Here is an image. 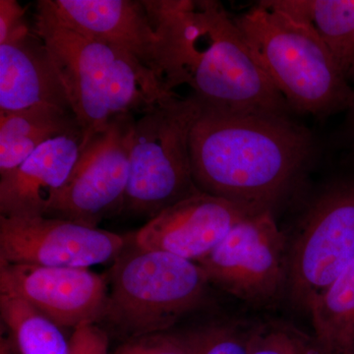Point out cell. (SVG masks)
<instances>
[{
  "label": "cell",
  "instance_id": "14",
  "mask_svg": "<svg viewBox=\"0 0 354 354\" xmlns=\"http://www.w3.org/2000/svg\"><path fill=\"white\" fill-rule=\"evenodd\" d=\"M43 106L72 111L53 55L29 25L0 44V111Z\"/></svg>",
  "mask_w": 354,
  "mask_h": 354
},
{
  "label": "cell",
  "instance_id": "2",
  "mask_svg": "<svg viewBox=\"0 0 354 354\" xmlns=\"http://www.w3.org/2000/svg\"><path fill=\"white\" fill-rule=\"evenodd\" d=\"M314 146L309 130L291 116L201 106L189 136L193 179L203 193L274 213L304 180Z\"/></svg>",
  "mask_w": 354,
  "mask_h": 354
},
{
  "label": "cell",
  "instance_id": "10",
  "mask_svg": "<svg viewBox=\"0 0 354 354\" xmlns=\"http://www.w3.org/2000/svg\"><path fill=\"white\" fill-rule=\"evenodd\" d=\"M127 241L62 218L0 216V260L10 264L88 269L115 260Z\"/></svg>",
  "mask_w": 354,
  "mask_h": 354
},
{
  "label": "cell",
  "instance_id": "24",
  "mask_svg": "<svg viewBox=\"0 0 354 354\" xmlns=\"http://www.w3.org/2000/svg\"><path fill=\"white\" fill-rule=\"evenodd\" d=\"M26 10L17 0H0V44L30 25Z\"/></svg>",
  "mask_w": 354,
  "mask_h": 354
},
{
  "label": "cell",
  "instance_id": "20",
  "mask_svg": "<svg viewBox=\"0 0 354 354\" xmlns=\"http://www.w3.org/2000/svg\"><path fill=\"white\" fill-rule=\"evenodd\" d=\"M250 354H327L315 335L283 321L251 326Z\"/></svg>",
  "mask_w": 354,
  "mask_h": 354
},
{
  "label": "cell",
  "instance_id": "21",
  "mask_svg": "<svg viewBox=\"0 0 354 354\" xmlns=\"http://www.w3.org/2000/svg\"><path fill=\"white\" fill-rule=\"evenodd\" d=\"M251 326L220 323L183 335L190 354H250Z\"/></svg>",
  "mask_w": 354,
  "mask_h": 354
},
{
  "label": "cell",
  "instance_id": "16",
  "mask_svg": "<svg viewBox=\"0 0 354 354\" xmlns=\"http://www.w3.org/2000/svg\"><path fill=\"white\" fill-rule=\"evenodd\" d=\"M74 133L82 129L68 109L43 106L0 111V176L19 167L50 140Z\"/></svg>",
  "mask_w": 354,
  "mask_h": 354
},
{
  "label": "cell",
  "instance_id": "22",
  "mask_svg": "<svg viewBox=\"0 0 354 354\" xmlns=\"http://www.w3.org/2000/svg\"><path fill=\"white\" fill-rule=\"evenodd\" d=\"M113 354H190L183 335L160 333L124 342Z\"/></svg>",
  "mask_w": 354,
  "mask_h": 354
},
{
  "label": "cell",
  "instance_id": "11",
  "mask_svg": "<svg viewBox=\"0 0 354 354\" xmlns=\"http://www.w3.org/2000/svg\"><path fill=\"white\" fill-rule=\"evenodd\" d=\"M0 291L22 298L58 327L75 330L101 321L108 281L86 268L41 267L0 260Z\"/></svg>",
  "mask_w": 354,
  "mask_h": 354
},
{
  "label": "cell",
  "instance_id": "18",
  "mask_svg": "<svg viewBox=\"0 0 354 354\" xmlns=\"http://www.w3.org/2000/svg\"><path fill=\"white\" fill-rule=\"evenodd\" d=\"M314 335L327 354H349L354 339V258L309 311Z\"/></svg>",
  "mask_w": 354,
  "mask_h": 354
},
{
  "label": "cell",
  "instance_id": "12",
  "mask_svg": "<svg viewBox=\"0 0 354 354\" xmlns=\"http://www.w3.org/2000/svg\"><path fill=\"white\" fill-rule=\"evenodd\" d=\"M259 213L199 192L147 221L133 235L134 245L162 251L198 263L251 214Z\"/></svg>",
  "mask_w": 354,
  "mask_h": 354
},
{
  "label": "cell",
  "instance_id": "9",
  "mask_svg": "<svg viewBox=\"0 0 354 354\" xmlns=\"http://www.w3.org/2000/svg\"><path fill=\"white\" fill-rule=\"evenodd\" d=\"M136 116L113 118L82 145L80 156L46 216L97 227L118 216L129 178L130 152Z\"/></svg>",
  "mask_w": 354,
  "mask_h": 354
},
{
  "label": "cell",
  "instance_id": "5",
  "mask_svg": "<svg viewBox=\"0 0 354 354\" xmlns=\"http://www.w3.org/2000/svg\"><path fill=\"white\" fill-rule=\"evenodd\" d=\"M106 281L108 298L100 323L127 341L169 332L202 306L211 285L198 263L135 245L114 260Z\"/></svg>",
  "mask_w": 354,
  "mask_h": 354
},
{
  "label": "cell",
  "instance_id": "19",
  "mask_svg": "<svg viewBox=\"0 0 354 354\" xmlns=\"http://www.w3.org/2000/svg\"><path fill=\"white\" fill-rule=\"evenodd\" d=\"M0 315L20 354H68L60 327L17 295L0 291Z\"/></svg>",
  "mask_w": 354,
  "mask_h": 354
},
{
  "label": "cell",
  "instance_id": "7",
  "mask_svg": "<svg viewBox=\"0 0 354 354\" xmlns=\"http://www.w3.org/2000/svg\"><path fill=\"white\" fill-rule=\"evenodd\" d=\"M354 258V183L328 186L305 212L288 244V292L309 312Z\"/></svg>",
  "mask_w": 354,
  "mask_h": 354
},
{
  "label": "cell",
  "instance_id": "23",
  "mask_svg": "<svg viewBox=\"0 0 354 354\" xmlns=\"http://www.w3.org/2000/svg\"><path fill=\"white\" fill-rule=\"evenodd\" d=\"M68 354H111L108 334L97 324L79 326L70 337Z\"/></svg>",
  "mask_w": 354,
  "mask_h": 354
},
{
  "label": "cell",
  "instance_id": "6",
  "mask_svg": "<svg viewBox=\"0 0 354 354\" xmlns=\"http://www.w3.org/2000/svg\"><path fill=\"white\" fill-rule=\"evenodd\" d=\"M201 111L192 97L177 94L136 118L129 178L120 215L150 221L201 192L191 169V128Z\"/></svg>",
  "mask_w": 354,
  "mask_h": 354
},
{
  "label": "cell",
  "instance_id": "26",
  "mask_svg": "<svg viewBox=\"0 0 354 354\" xmlns=\"http://www.w3.org/2000/svg\"><path fill=\"white\" fill-rule=\"evenodd\" d=\"M351 109H354V102H353V106H351Z\"/></svg>",
  "mask_w": 354,
  "mask_h": 354
},
{
  "label": "cell",
  "instance_id": "17",
  "mask_svg": "<svg viewBox=\"0 0 354 354\" xmlns=\"http://www.w3.org/2000/svg\"><path fill=\"white\" fill-rule=\"evenodd\" d=\"M306 23L329 48L342 75L354 87V0H270Z\"/></svg>",
  "mask_w": 354,
  "mask_h": 354
},
{
  "label": "cell",
  "instance_id": "25",
  "mask_svg": "<svg viewBox=\"0 0 354 354\" xmlns=\"http://www.w3.org/2000/svg\"><path fill=\"white\" fill-rule=\"evenodd\" d=\"M349 354H354V339L353 342V346H351V353H349Z\"/></svg>",
  "mask_w": 354,
  "mask_h": 354
},
{
  "label": "cell",
  "instance_id": "4",
  "mask_svg": "<svg viewBox=\"0 0 354 354\" xmlns=\"http://www.w3.org/2000/svg\"><path fill=\"white\" fill-rule=\"evenodd\" d=\"M234 20L292 113L322 118L353 106V88L329 48L306 23L270 0L257 2Z\"/></svg>",
  "mask_w": 354,
  "mask_h": 354
},
{
  "label": "cell",
  "instance_id": "8",
  "mask_svg": "<svg viewBox=\"0 0 354 354\" xmlns=\"http://www.w3.org/2000/svg\"><path fill=\"white\" fill-rule=\"evenodd\" d=\"M198 264L211 285L252 306L288 292V241L271 211L247 216Z\"/></svg>",
  "mask_w": 354,
  "mask_h": 354
},
{
  "label": "cell",
  "instance_id": "3",
  "mask_svg": "<svg viewBox=\"0 0 354 354\" xmlns=\"http://www.w3.org/2000/svg\"><path fill=\"white\" fill-rule=\"evenodd\" d=\"M32 28L50 50L83 143L113 118L138 116L177 95L127 51L70 29L36 3Z\"/></svg>",
  "mask_w": 354,
  "mask_h": 354
},
{
  "label": "cell",
  "instance_id": "1",
  "mask_svg": "<svg viewBox=\"0 0 354 354\" xmlns=\"http://www.w3.org/2000/svg\"><path fill=\"white\" fill-rule=\"evenodd\" d=\"M144 3L158 37V74L169 91L186 86L202 108L221 113L291 116L221 2Z\"/></svg>",
  "mask_w": 354,
  "mask_h": 354
},
{
  "label": "cell",
  "instance_id": "15",
  "mask_svg": "<svg viewBox=\"0 0 354 354\" xmlns=\"http://www.w3.org/2000/svg\"><path fill=\"white\" fill-rule=\"evenodd\" d=\"M82 143V133L50 140L19 167L0 176V216H46L68 180Z\"/></svg>",
  "mask_w": 354,
  "mask_h": 354
},
{
  "label": "cell",
  "instance_id": "13",
  "mask_svg": "<svg viewBox=\"0 0 354 354\" xmlns=\"http://www.w3.org/2000/svg\"><path fill=\"white\" fill-rule=\"evenodd\" d=\"M37 3L70 29L127 51L160 78L158 37L144 0H39Z\"/></svg>",
  "mask_w": 354,
  "mask_h": 354
}]
</instances>
